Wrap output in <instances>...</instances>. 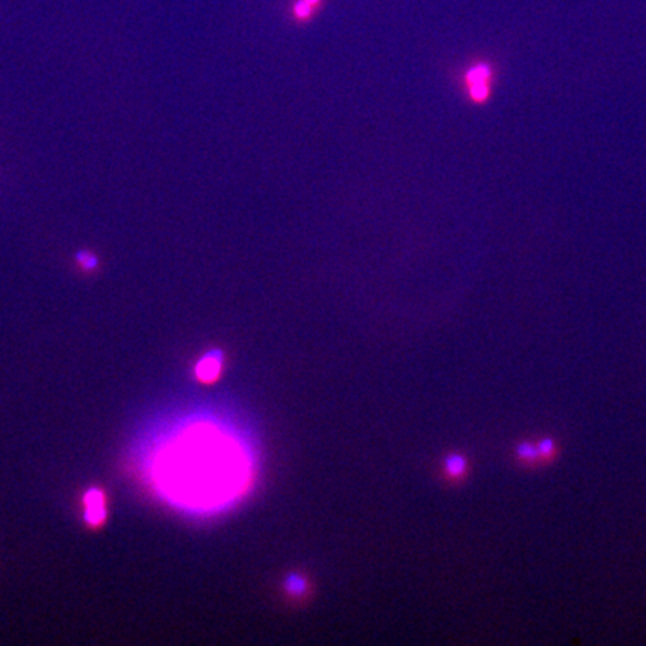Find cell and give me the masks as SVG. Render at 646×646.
Returning <instances> with one entry per match:
<instances>
[{
    "label": "cell",
    "instance_id": "obj_6",
    "mask_svg": "<svg viewBox=\"0 0 646 646\" xmlns=\"http://www.w3.org/2000/svg\"><path fill=\"white\" fill-rule=\"evenodd\" d=\"M516 458L521 461L523 465H536L538 464L537 459V450L530 444V443H523L519 444L516 449Z\"/></svg>",
    "mask_w": 646,
    "mask_h": 646
},
{
    "label": "cell",
    "instance_id": "obj_9",
    "mask_svg": "<svg viewBox=\"0 0 646 646\" xmlns=\"http://www.w3.org/2000/svg\"><path fill=\"white\" fill-rule=\"evenodd\" d=\"M306 2H307L310 6H313L314 9H318V8L322 5V0H306Z\"/></svg>",
    "mask_w": 646,
    "mask_h": 646
},
{
    "label": "cell",
    "instance_id": "obj_8",
    "mask_svg": "<svg viewBox=\"0 0 646 646\" xmlns=\"http://www.w3.org/2000/svg\"><path fill=\"white\" fill-rule=\"evenodd\" d=\"M314 9L313 6H310L306 0H296V2L293 4V8H292V12L295 15V19L299 20V21H307L311 19V15L314 14Z\"/></svg>",
    "mask_w": 646,
    "mask_h": 646
},
{
    "label": "cell",
    "instance_id": "obj_2",
    "mask_svg": "<svg viewBox=\"0 0 646 646\" xmlns=\"http://www.w3.org/2000/svg\"><path fill=\"white\" fill-rule=\"evenodd\" d=\"M469 84V93L474 102H485L491 93L492 69L488 63H479L469 69L465 75Z\"/></svg>",
    "mask_w": 646,
    "mask_h": 646
},
{
    "label": "cell",
    "instance_id": "obj_5",
    "mask_svg": "<svg viewBox=\"0 0 646 646\" xmlns=\"http://www.w3.org/2000/svg\"><path fill=\"white\" fill-rule=\"evenodd\" d=\"M465 467H467V462H465V459L461 457V455H452V457H449L444 462V469H446V473L450 476V477H454V479H458L464 474L465 472Z\"/></svg>",
    "mask_w": 646,
    "mask_h": 646
},
{
    "label": "cell",
    "instance_id": "obj_3",
    "mask_svg": "<svg viewBox=\"0 0 646 646\" xmlns=\"http://www.w3.org/2000/svg\"><path fill=\"white\" fill-rule=\"evenodd\" d=\"M222 363H223V355L220 350H213L208 355H205L197 364V367H194V374H197L198 380L202 383L214 382L220 374Z\"/></svg>",
    "mask_w": 646,
    "mask_h": 646
},
{
    "label": "cell",
    "instance_id": "obj_4",
    "mask_svg": "<svg viewBox=\"0 0 646 646\" xmlns=\"http://www.w3.org/2000/svg\"><path fill=\"white\" fill-rule=\"evenodd\" d=\"M536 450H537L538 464L551 462L555 458V455H557V447H555V443L551 439L540 440Z\"/></svg>",
    "mask_w": 646,
    "mask_h": 646
},
{
    "label": "cell",
    "instance_id": "obj_1",
    "mask_svg": "<svg viewBox=\"0 0 646 646\" xmlns=\"http://www.w3.org/2000/svg\"><path fill=\"white\" fill-rule=\"evenodd\" d=\"M84 522L92 528H99L105 525L108 518V499L100 488H90L83 497Z\"/></svg>",
    "mask_w": 646,
    "mask_h": 646
},
{
    "label": "cell",
    "instance_id": "obj_7",
    "mask_svg": "<svg viewBox=\"0 0 646 646\" xmlns=\"http://www.w3.org/2000/svg\"><path fill=\"white\" fill-rule=\"evenodd\" d=\"M284 588L291 595H303L307 590V582L301 576L292 573L284 580Z\"/></svg>",
    "mask_w": 646,
    "mask_h": 646
}]
</instances>
